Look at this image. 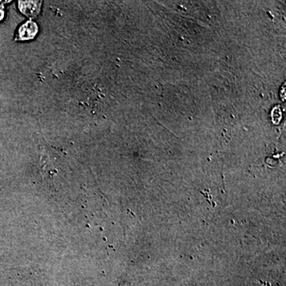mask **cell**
Instances as JSON below:
<instances>
[{"label": "cell", "mask_w": 286, "mask_h": 286, "mask_svg": "<svg viewBox=\"0 0 286 286\" xmlns=\"http://www.w3.org/2000/svg\"><path fill=\"white\" fill-rule=\"evenodd\" d=\"M37 32H38V26L37 24L32 21H28L20 26L16 40L26 41L33 39V37H35L37 35Z\"/></svg>", "instance_id": "obj_1"}, {"label": "cell", "mask_w": 286, "mask_h": 286, "mask_svg": "<svg viewBox=\"0 0 286 286\" xmlns=\"http://www.w3.org/2000/svg\"><path fill=\"white\" fill-rule=\"evenodd\" d=\"M18 6L22 14L29 18H36L41 11V2L39 1H20Z\"/></svg>", "instance_id": "obj_2"}, {"label": "cell", "mask_w": 286, "mask_h": 286, "mask_svg": "<svg viewBox=\"0 0 286 286\" xmlns=\"http://www.w3.org/2000/svg\"><path fill=\"white\" fill-rule=\"evenodd\" d=\"M4 14H5V10H4L3 5L0 3V21H2L3 19Z\"/></svg>", "instance_id": "obj_3"}]
</instances>
